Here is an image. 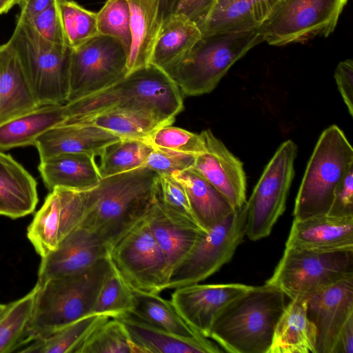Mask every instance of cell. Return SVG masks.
<instances>
[{"mask_svg":"<svg viewBox=\"0 0 353 353\" xmlns=\"http://www.w3.org/2000/svg\"><path fill=\"white\" fill-rule=\"evenodd\" d=\"M159 175L146 166L102 178L83 190L82 224L111 248L143 221L158 199Z\"/></svg>","mask_w":353,"mask_h":353,"instance_id":"1","label":"cell"},{"mask_svg":"<svg viewBox=\"0 0 353 353\" xmlns=\"http://www.w3.org/2000/svg\"><path fill=\"white\" fill-rule=\"evenodd\" d=\"M61 124L81 123L98 114L130 111L172 125L183 110L182 94L166 72L152 63L127 74L94 94L65 104Z\"/></svg>","mask_w":353,"mask_h":353,"instance_id":"2","label":"cell"},{"mask_svg":"<svg viewBox=\"0 0 353 353\" xmlns=\"http://www.w3.org/2000/svg\"><path fill=\"white\" fill-rule=\"evenodd\" d=\"M285 296L268 283L252 286L223 309L208 337L228 352L268 353L286 306Z\"/></svg>","mask_w":353,"mask_h":353,"instance_id":"3","label":"cell"},{"mask_svg":"<svg viewBox=\"0 0 353 353\" xmlns=\"http://www.w3.org/2000/svg\"><path fill=\"white\" fill-rule=\"evenodd\" d=\"M112 269L108 256L80 272L37 283L38 290L28 326L27 345L91 314Z\"/></svg>","mask_w":353,"mask_h":353,"instance_id":"4","label":"cell"},{"mask_svg":"<svg viewBox=\"0 0 353 353\" xmlns=\"http://www.w3.org/2000/svg\"><path fill=\"white\" fill-rule=\"evenodd\" d=\"M262 42L259 28L203 36L163 70L182 95L210 93L236 61Z\"/></svg>","mask_w":353,"mask_h":353,"instance_id":"5","label":"cell"},{"mask_svg":"<svg viewBox=\"0 0 353 353\" xmlns=\"http://www.w3.org/2000/svg\"><path fill=\"white\" fill-rule=\"evenodd\" d=\"M9 41L15 50L39 105L67 103L72 49L48 41L19 17Z\"/></svg>","mask_w":353,"mask_h":353,"instance_id":"6","label":"cell"},{"mask_svg":"<svg viewBox=\"0 0 353 353\" xmlns=\"http://www.w3.org/2000/svg\"><path fill=\"white\" fill-rule=\"evenodd\" d=\"M353 165V148L337 125L326 128L319 137L308 161L297 193L294 219L327 214L334 192Z\"/></svg>","mask_w":353,"mask_h":353,"instance_id":"7","label":"cell"},{"mask_svg":"<svg viewBox=\"0 0 353 353\" xmlns=\"http://www.w3.org/2000/svg\"><path fill=\"white\" fill-rule=\"evenodd\" d=\"M353 276V250L320 251L285 247L265 283L280 289L290 300L306 301L334 282Z\"/></svg>","mask_w":353,"mask_h":353,"instance_id":"8","label":"cell"},{"mask_svg":"<svg viewBox=\"0 0 353 353\" xmlns=\"http://www.w3.org/2000/svg\"><path fill=\"white\" fill-rule=\"evenodd\" d=\"M348 0H279L259 27L270 46L303 43L327 37L337 25Z\"/></svg>","mask_w":353,"mask_h":353,"instance_id":"9","label":"cell"},{"mask_svg":"<svg viewBox=\"0 0 353 353\" xmlns=\"http://www.w3.org/2000/svg\"><path fill=\"white\" fill-rule=\"evenodd\" d=\"M246 203L225 220L204 232L188 254L171 271L167 289L198 283L232 258L245 236Z\"/></svg>","mask_w":353,"mask_h":353,"instance_id":"10","label":"cell"},{"mask_svg":"<svg viewBox=\"0 0 353 353\" xmlns=\"http://www.w3.org/2000/svg\"><path fill=\"white\" fill-rule=\"evenodd\" d=\"M296 155L297 146L294 142H283L265 168L246 201L245 236L251 241L267 237L284 212L294 176Z\"/></svg>","mask_w":353,"mask_h":353,"instance_id":"11","label":"cell"},{"mask_svg":"<svg viewBox=\"0 0 353 353\" xmlns=\"http://www.w3.org/2000/svg\"><path fill=\"white\" fill-rule=\"evenodd\" d=\"M109 259L132 290L156 294L167 290L170 268L147 217L111 248Z\"/></svg>","mask_w":353,"mask_h":353,"instance_id":"12","label":"cell"},{"mask_svg":"<svg viewBox=\"0 0 353 353\" xmlns=\"http://www.w3.org/2000/svg\"><path fill=\"white\" fill-rule=\"evenodd\" d=\"M127 61L128 54L121 43L105 35L98 34L72 49L67 103L123 79L128 74Z\"/></svg>","mask_w":353,"mask_h":353,"instance_id":"13","label":"cell"},{"mask_svg":"<svg viewBox=\"0 0 353 353\" xmlns=\"http://www.w3.org/2000/svg\"><path fill=\"white\" fill-rule=\"evenodd\" d=\"M86 213L83 190L56 188L47 195L27 230L36 252L45 256L82 226Z\"/></svg>","mask_w":353,"mask_h":353,"instance_id":"14","label":"cell"},{"mask_svg":"<svg viewBox=\"0 0 353 353\" xmlns=\"http://www.w3.org/2000/svg\"><path fill=\"white\" fill-rule=\"evenodd\" d=\"M306 314L316 330V353H332L340 330L353 316V276L334 282L309 296Z\"/></svg>","mask_w":353,"mask_h":353,"instance_id":"15","label":"cell"},{"mask_svg":"<svg viewBox=\"0 0 353 353\" xmlns=\"http://www.w3.org/2000/svg\"><path fill=\"white\" fill-rule=\"evenodd\" d=\"M252 288L241 283H194L174 289L171 301L185 322L208 338L215 320L234 299Z\"/></svg>","mask_w":353,"mask_h":353,"instance_id":"16","label":"cell"},{"mask_svg":"<svg viewBox=\"0 0 353 353\" xmlns=\"http://www.w3.org/2000/svg\"><path fill=\"white\" fill-rule=\"evenodd\" d=\"M201 135L205 151L196 156L193 169L216 188L237 209L246 203V176L243 163L210 130Z\"/></svg>","mask_w":353,"mask_h":353,"instance_id":"17","label":"cell"},{"mask_svg":"<svg viewBox=\"0 0 353 353\" xmlns=\"http://www.w3.org/2000/svg\"><path fill=\"white\" fill-rule=\"evenodd\" d=\"M110 251L94 232L81 226L68 235L55 250L41 257L37 283L80 272L108 257Z\"/></svg>","mask_w":353,"mask_h":353,"instance_id":"18","label":"cell"},{"mask_svg":"<svg viewBox=\"0 0 353 353\" xmlns=\"http://www.w3.org/2000/svg\"><path fill=\"white\" fill-rule=\"evenodd\" d=\"M285 247L320 251L353 250V216L326 214L292 222Z\"/></svg>","mask_w":353,"mask_h":353,"instance_id":"19","label":"cell"},{"mask_svg":"<svg viewBox=\"0 0 353 353\" xmlns=\"http://www.w3.org/2000/svg\"><path fill=\"white\" fill-rule=\"evenodd\" d=\"M120 139L117 135L93 125L63 124L38 137L34 146L41 161L65 153H87L100 157L108 146Z\"/></svg>","mask_w":353,"mask_h":353,"instance_id":"20","label":"cell"},{"mask_svg":"<svg viewBox=\"0 0 353 353\" xmlns=\"http://www.w3.org/2000/svg\"><path fill=\"white\" fill-rule=\"evenodd\" d=\"M40 106L13 46H0V124Z\"/></svg>","mask_w":353,"mask_h":353,"instance_id":"21","label":"cell"},{"mask_svg":"<svg viewBox=\"0 0 353 353\" xmlns=\"http://www.w3.org/2000/svg\"><path fill=\"white\" fill-rule=\"evenodd\" d=\"M139 353H217L222 350L207 337H183L167 332L132 314L118 318Z\"/></svg>","mask_w":353,"mask_h":353,"instance_id":"22","label":"cell"},{"mask_svg":"<svg viewBox=\"0 0 353 353\" xmlns=\"http://www.w3.org/2000/svg\"><path fill=\"white\" fill-rule=\"evenodd\" d=\"M279 0H216L199 28L201 36L259 28Z\"/></svg>","mask_w":353,"mask_h":353,"instance_id":"23","label":"cell"},{"mask_svg":"<svg viewBox=\"0 0 353 353\" xmlns=\"http://www.w3.org/2000/svg\"><path fill=\"white\" fill-rule=\"evenodd\" d=\"M150 230L172 270L188 254L205 232L165 210L158 201L147 216Z\"/></svg>","mask_w":353,"mask_h":353,"instance_id":"24","label":"cell"},{"mask_svg":"<svg viewBox=\"0 0 353 353\" xmlns=\"http://www.w3.org/2000/svg\"><path fill=\"white\" fill-rule=\"evenodd\" d=\"M130 12L131 47L128 74L152 62L164 18L159 0H128Z\"/></svg>","mask_w":353,"mask_h":353,"instance_id":"25","label":"cell"},{"mask_svg":"<svg viewBox=\"0 0 353 353\" xmlns=\"http://www.w3.org/2000/svg\"><path fill=\"white\" fill-rule=\"evenodd\" d=\"M38 169L50 191L56 188L86 190L102 179L95 157L87 153L55 155L41 160Z\"/></svg>","mask_w":353,"mask_h":353,"instance_id":"26","label":"cell"},{"mask_svg":"<svg viewBox=\"0 0 353 353\" xmlns=\"http://www.w3.org/2000/svg\"><path fill=\"white\" fill-rule=\"evenodd\" d=\"M37 203L35 179L10 154L0 151V215L23 217L32 213Z\"/></svg>","mask_w":353,"mask_h":353,"instance_id":"27","label":"cell"},{"mask_svg":"<svg viewBox=\"0 0 353 353\" xmlns=\"http://www.w3.org/2000/svg\"><path fill=\"white\" fill-rule=\"evenodd\" d=\"M172 176L184 188L199 226L205 232L225 220L235 210L228 199L192 168Z\"/></svg>","mask_w":353,"mask_h":353,"instance_id":"28","label":"cell"},{"mask_svg":"<svg viewBox=\"0 0 353 353\" xmlns=\"http://www.w3.org/2000/svg\"><path fill=\"white\" fill-rule=\"evenodd\" d=\"M316 334L306 314V301L286 305L274 329L268 353H316Z\"/></svg>","mask_w":353,"mask_h":353,"instance_id":"29","label":"cell"},{"mask_svg":"<svg viewBox=\"0 0 353 353\" xmlns=\"http://www.w3.org/2000/svg\"><path fill=\"white\" fill-rule=\"evenodd\" d=\"M65 104L45 105L0 124V150L34 145L38 137L66 119Z\"/></svg>","mask_w":353,"mask_h":353,"instance_id":"30","label":"cell"},{"mask_svg":"<svg viewBox=\"0 0 353 353\" xmlns=\"http://www.w3.org/2000/svg\"><path fill=\"white\" fill-rule=\"evenodd\" d=\"M201 37L196 23L181 14H171L163 21L151 63L165 70L188 52Z\"/></svg>","mask_w":353,"mask_h":353,"instance_id":"31","label":"cell"},{"mask_svg":"<svg viewBox=\"0 0 353 353\" xmlns=\"http://www.w3.org/2000/svg\"><path fill=\"white\" fill-rule=\"evenodd\" d=\"M132 315L153 326L187 338L203 336L191 327L179 314L171 300L156 293L134 290ZM205 337V336H204Z\"/></svg>","mask_w":353,"mask_h":353,"instance_id":"32","label":"cell"},{"mask_svg":"<svg viewBox=\"0 0 353 353\" xmlns=\"http://www.w3.org/2000/svg\"><path fill=\"white\" fill-rule=\"evenodd\" d=\"M109 319L96 314L87 315L46 337L32 341L18 352L76 353L92 332Z\"/></svg>","mask_w":353,"mask_h":353,"instance_id":"33","label":"cell"},{"mask_svg":"<svg viewBox=\"0 0 353 353\" xmlns=\"http://www.w3.org/2000/svg\"><path fill=\"white\" fill-rule=\"evenodd\" d=\"M38 285L22 298L6 305L0 314V353L19 352L26 346Z\"/></svg>","mask_w":353,"mask_h":353,"instance_id":"34","label":"cell"},{"mask_svg":"<svg viewBox=\"0 0 353 353\" xmlns=\"http://www.w3.org/2000/svg\"><path fill=\"white\" fill-rule=\"evenodd\" d=\"M81 123L103 128L121 139L143 140L158 128L168 125L148 115L130 111L106 112L94 115Z\"/></svg>","mask_w":353,"mask_h":353,"instance_id":"35","label":"cell"},{"mask_svg":"<svg viewBox=\"0 0 353 353\" xmlns=\"http://www.w3.org/2000/svg\"><path fill=\"white\" fill-rule=\"evenodd\" d=\"M153 148L143 139H121L108 146L98 165L101 178L145 165Z\"/></svg>","mask_w":353,"mask_h":353,"instance_id":"36","label":"cell"},{"mask_svg":"<svg viewBox=\"0 0 353 353\" xmlns=\"http://www.w3.org/2000/svg\"><path fill=\"white\" fill-rule=\"evenodd\" d=\"M64 43L76 48L99 34L97 12L90 11L70 0H57Z\"/></svg>","mask_w":353,"mask_h":353,"instance_id":"37","label":"cell"},{"mask_svg":"<svg viewBox=\"0 0 353 353\" xmlns=\"http://www.w3.org/2000/svg\"><path fill=\"white\" fill-rule=\"evenodd\" d=\"M134 307L133 290L112 266L101 286L92 314L118 319L131 314Z\"/></svg>","mask_w":353,"mask_h":353,"instance_id":"38","label":"cell"},{"mask_svg":"<svg viewBox=\"0 0 353 353\" xmlns=\"http://www.w3.org/2000/svg\"><path fill=\"white\" fill-rule=\"evenodd\" d=\"M76 353H139V350L122 322L109 319L92 332Z\"/></svg>","mask_w":353,"mask_h":353,"instance_id":"39","label":"cell"},{"mask_svg":"<svg viewBox=\"0 0 353 353\" xmlns=\"http://www.w3.org/2000/svg\"><path fill=\"white\" fill-rule=\"evenodd\" d=\"M97 21L99 34L119 41L128 56L132 37L128 0H107L97 12Z\"/></svg>","mask_w":353,"mask_h":353,"instance_id":"40","label":"cell"},{"mask_svg":"<svg viewBox=\"0 0 353 353\" xmlns=\"http://www.w3.org/2000/svg\"><path fill=\"white\" fill-rule=\"evenodd\" d=\"M153 148H163L196 156L205 151L201 134L172 126H162L145 139Z\"/></svg>","mask_w":353,"mask_h":353,"instance_id":"41","label":"cell"},{"mask_svg":"<svg viewBox=\"0 0 353 353\" xmlns=\"http://www.w3.org/2000/svg\"><path fill=\"white\" fill-rule=\"evenodd\" d=\"M158 201L170 214L199 226L184 188L172 176L159 175Z\"/></svg>","mask_w":353,"mask_h":353,"instance_id":"42","label":"cell"},{"mask_svg":"<svg viewBox=\"0 0 353 353\" xmlns=\"http://www.w3.org/2000/svg\"><path fill=\"white\" fill-rule=\"evenodd\" d=\"M196 156L163 148H153L144 166L159 175L174 173L193 168Z\"/></svg>","mask_w":353,"mask_h":353,"instance_id":"43","label":"cell"},{"mask_svg":"<svg viewBox=\"0 0 353 353\" xmlns=\"http://www.w3.org/2000/svg\"><path fill=\"white\" fill-rule=\"evenodd\" d=\"M26 19L34 29L48 41L65 45L57 0L48 8Z\"/></svg>","mask_w":353,"mask_h":353,"instance_id":"44","label":"cell"},{"mask_svg":"<svg viewBox=\"0 0 353 353\" xmlns=\"http://www.w3.org/2000/svg\"><path fill=\"white\" fill-rule=\"evenodd\" d=\"M327 214L339 217L353 216V165L335 188Z\"/></svg>","mask_w":353,"mask_h":353,"instance_id":"45","label":"cell"},{"mask_svg":"<svg viewBox=\"0 0 353 353\" xmlns=\"http://www.w3.org/2000/svg\"><path fill=\"white\" fill-rule=\"evenodd\" d=\"M334 79L338 89L347 108L350 115H353V61L345 59L341 61L335 70Z\"/></svg>","mask_w":353,"mask_h":353,"instance_id":"46","label":"cell"},{"mask_svg":"<svg viewBox=\"0 0 353 353\" xmlns=\"http://www.w3.org/2000/svg\"><path fill=\"white\" fill-rule=\"evenodd\" d=\"M216 0H177L173 14H181L198 27L210 13Z\"/></svg>","mask_w":353,"mask_h":353,"instance_id":"47","label":"cell"},{"mask_svg":"<svg viewBox=\"0 0 353 353\" xmlns=\"http://www.w3.org/2000/svg\"><path fill=\"white\" fill-rule=\"evenodd\" d=\"M332 353H353V316L340 330Z\"/></svg>","mask_w":353,"mask_h":353,"instance_id":"48","label":"cell"},{"mask_svg":"<svg viewBox=\"0 0 353 353\" xmlns=\"http://www.w3.org/2000/svg\"><path fill=\"white\" fill-rule=\"evenodd\" d=\"M56 0H20V17L29 19L50 6Z\"/></svg>","mask_w":353,"mask_h":353,"instance_id":"49","label":"cell"},{"mask_svg":"<svg viewBox=\"0 0 353 353\" xmlns=\"http://www.w3.org/2000/svg\"><path fill=\"white\" fill-rule=\"evenodd\" d=\"M164 19L174 12L177 0H159Z\"/></svg>","mask_w":353,"mask_h":353,"instance_id":"50","label":"cell"},{"mask_svg":"<svg viewBox=\"0 0 353 353\" xmlns=\"http://www.w3.org/2000/svg\"><path fill=\"white\" fill-rule=\"evenodd\" d=\"M20 0H0V14L7 12L14 5L19 4Z\"/></svg>","mask_w":353,"mask_h":353,"instance_id":"51","label":"cell"},{"mask_svg":"<svg viewBox=\"0 0 353 353\" xmlns=\"http://www.w3.org/2000/svg\"><path fill=\"white\" fill-rule=\"evenodd\" d=\"M6 307V305L5 304H1L0 303V314L2 312V311L3 310V309L5 308Z\"/></svg>","mask_w":353,"mask_h":353,"instance_id":"52","label":"cell"}]
</instances>
